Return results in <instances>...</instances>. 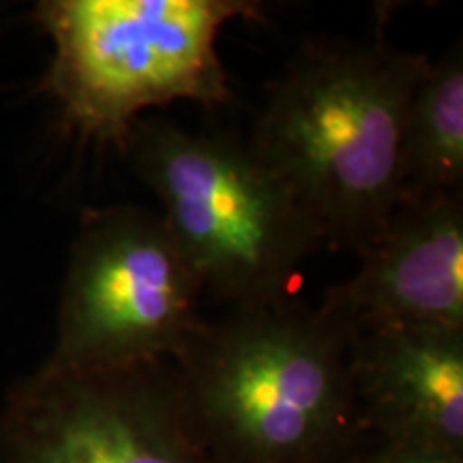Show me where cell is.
Wrapping results in <instances>:
<instances>
[{
  "mask_svg": "<svg viewBox=\"0 0 463 463\" xmlns=\"http://www.w3.org/2000/svg\"><path fill=\"white\" fill-rule=\"evenodd\" d=\"M430 58L369 39L303 45L266 86L249 137L324 245L358 258L403 200V129Z\"/></svg>",
  "mask_w": 463,
  "mask_h": 463,
  "instance_id": "cell-1",
  "label": "cell"
},
{
  "mask_svg": "<svg viewBox=\"0 0 463 463\" xmlns=\"http://www.w3.org/2000/svg\"><path fill=\"white\" fill-rule=\"evenodd\" d=\"M350 344L298 297L202 322L172 363L208 463H344L364 439Z\"/></svg>",
  "mask_w": 463,
  "mask_h": 463,
  "instance_id": "cell-2",
  "label": "cell"
},
{
  "mask_svg": "<svg viewBox=\"0 0 463 463\" xmlns=\"http://www.w3.org/2000/svg\"><path fill=\"white\" fill-rule=\"evenodd\" d=\"M123 153L157 195L170 234L217 303L253 307L297 297L322 232L251 144L140 118Z\"/></svg>",
  "mask_w": 463,
  "mask_h": 463,
  "instance_id": "cell-3",
  "label": "cell"
},
{
  "mask_svg": "<svg viewBox=\"0 0 463 463\" xmlns=\"http://www.w3.org/2000/svg\"><path fill=\"white\" fill-rule=\"evenodd\" d=\"M247 0H52L39 20L54 42L50 89L84 136L123 150L148 108L228 103L217 37L256 17Z\"/></svg>",
  "mask_w": 463,
  "mask_h": 463,
  "instance_id": "cell-4",
  "label": "cell"
},
{
  "mask_svg": "<svg viewBox=\"0 0 463 463\" xmlns=\"http://www.w3.org/2000/svg\"><path fill=\"white\" fill-rule=\"evenodd\" d=\"M202 294L159 213L133 204L97 213L75 247L48 369L174 361L204 322Z\"/></svg>",
  "mask_w": 463,
  "mask_h": 463,
  "instance_id": "cell-5",
  "label": "cell"
},
{
  "mask_svg": "<svg viewBox=\"0 0 463 463\" xmlns=\"http://www.w3.org/2000/svg\"><path fill=\"white\" fill-rule=\"evenodd\" d=\"M0 463H208L172 361L45 372L0 422Z\"/></svg>",
  "mask_w": 463,
  "mask_h": 463,
  "instance_id": "cell-6",
  "label": "cell"
},
{
  "mask_svg": "<svg viewBox=\"0 0 463 463\" xmlns=\"http://www.w3.org/2000/svg\"><path fill=\"white\" fill-rule=\"evenodd\" d=\"M358 260L350 279L326 289L324 311L350 328H463L461 194L403 200Z\"/></svg>",
  "mask_w": 463,
  "mask_h": 463,
  "instance_id": "cell-7",
  "label": "cell"
},
{
  "mask_svg": "<svg viewBox=\"0 0 463 463\" xmlns=\"http://www.w3.org/2000/svg\"><path fill=\"white\" fill-rule=\"evenodd\" d=\"M350 364L364 438L463 453V328H350Z\"/></svg>",
  "mask_w": 463,
  "mask_h": 463,
  "instance_id": "cell-8",
  "label": "cell"
},
{
  "mask_svg": "<svg viewBox=\"0 0 463 463\" xmlns=\"http://www.w3.org/2000/svg\"><path fill=\"white\" fill-rule=\"evenodd\" d=\"M403 200L461 194L463 56L450 48L430 62L416 86L403 129ZM402 200V202H403Z\"/></svg>",
  "mask_w": 463,
  "mask_h": 463,
  "instance_id": "cell-9",
  "label": "cell"
},
{
  "mask_svg": "<svg viewBox=\"0 0 463 463\" xmlns=\"http://www.w3.org/2000/svg\"><path fill=\"white\" fill-rule=\"evenodd\" d=\"M344 463H463V453L364 438Z\"/></svg>",
  "mask_w": 463,
  "mask_h": 463,
  "instance_id": "cell-10",
  "label": "cell"
}]
</instances>
